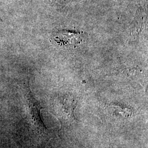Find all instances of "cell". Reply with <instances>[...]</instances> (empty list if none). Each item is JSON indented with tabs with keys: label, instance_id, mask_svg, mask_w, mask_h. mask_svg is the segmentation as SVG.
Masks as SVG:
<instances>
[{
	"label": "cell",
	"instance_id": "6da1fadb",
	"mask_svg": "<svg viewBox=\"0 0 148 148\" xmlns=\"http://www.w3.org/2000/svg\"><path fill=\"white\" fill-rule=\"evenodd\" d=\"M76 102L71 98L62 97L56 101L52 112L62 126L70 125L75 120L74 114Z\"/></svg>",
	"mask_w": 148,
	"mask_h": 148
},
{
	"label": "cell",
	"instance_id": "7a4b0ae2",
	"mask_svg": "<svg viewBox=\"0 0 148 148\" xmlns=\"http://www.w3.org/2000/svg\"><path fill=\"white\" fill-rule=\"evenodd\" d=\"M28 120L33 129L37 134L42 136L47 130L40 114V108L32 98L28 99Z\"/></svg>",
	"mask_w": 148,
	"mask_h": 148
},
{
	"label": "cell",
	"instance_id": "3957f363",
	"mask_svg": "<svg viewBox=\"0 0 148 148\" xmlns=\"http://www.w3.org/2000/svg\"><path fill=\"white\" fill-rule=\"evenodd\" d=\"M59 45L64 46H72L80 42L79 34L62 32L56 37Z\"/></svg>",
	"mask_w": 148,
	"mask_h": 148
},
{
	"label": "cell",
	"instance_id": "277c9868",
	"mask_svg": "<svg viewBox=\"0 0 148 148\" xmlns=\"http://www.w3.org/2000/svg\"><path fill=\"white\" fill-rule=\"evenodd\" d=\"M60 1H61L62 2H63L64 1H68V0H60Z\"/></svg>",
	"mask_w": 148,
	"mask_h": 148
}]
</instances>
